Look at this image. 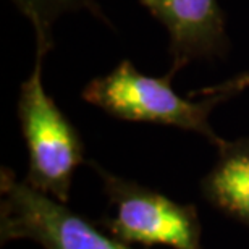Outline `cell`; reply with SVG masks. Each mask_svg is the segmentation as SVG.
Returning <instances> with one entry per match:
<instances>
[{
    "label": "cell",
    "instance_id": "1",
    "mask_svg": "<svg viewBox=\"0 0 249 249\" xmlns=\"http://www.w3.org/2000/svg\"><path fill=\"white\" fill-rule=\"evenodd\" d=\"M172 78L168 73L162 78L147 76L129 60H123L106 76L89 81L81 96L88 104L120 120L175 126L201 134L217 147L223 144L209 123V115L225 99L209 96L206 101H189L175 92Z\"/></svg>",
    "mask_w": 249,
    "mask_h": 249
},
{
    "label": "cell",
    "instance_id": "2",
    "mask_svg": "<svg viewBox=\"0 0 249 249\" xmlns=\"http://www.w3.org/2000/svg\"><path fill=\"white\" fill-rule=\"evenodd\" d=\"M46 55L36 51L33 71L19 88L18 118L29 160L26 181L67 204L74 172L84 162V149L76 129L42 84Z\"/></svg>",
    "mask_w": 249,
    "mask_h": 249
},
{
    "label": "cell",
    "instance_id": "3",
    "mask_svg": "<svg viewBox=\"0 0 249 249\" xmlns=\"http://www.w3.org/2000/svg\"><path fill=\"white\" fill-rule=\"evenodd\" d=\"M0 238L2 243L29 240L44 249H131L107 236L49 194L19 181L3 168L0 178Z\"/></svg>",
    "mask_w": 249,
    "mask_h": 249
},
{
    "label": "cell",
    "instance_id": "4",
    "mask_svg": "<svg viewBox=\"0 0 249 249\" xmlns=\"http://www.w3.org/2000/svg\"><path fill=\"white\" fill-rule=\"evenodd\" d=\"M101 175L113 215L104 227L128 245L202 249V230L194 206L175 202L165 194L124 180L94 165Z\"/></svg>",
    "mask_w": 249,
    "mask_h": 249
},
{
    "label": "cell",
    "instance_id": "5",
    "mask_svg": "<svg viewBox=\"0 0 249 249\" xmlns=\"http://www.w3.org/2000/svg\"><path fill=\"white\" fill-rule=\"evenodd\" d=\"M139 3L167 28L172 76L197 58L227 52L225 18L217 0H139Z\"/></svg>",
    "mask_w": 249,
    "mask_h": 249
},
{
    "label": "cell",
    "instance_id": "6",
    "mask_svg": "<svg viewBox=\"0 0 249 249\" xmlns=\"http://www.w3.org/2000/svg\"><path fill=\"white\" fill-rule=\"evenodd\" d=\"M204 177L202 193L212 206L249 227V138L223 141Z\"/></svg>",
    "mask_w": 249,
    "mask_h": 249
},
{
    "label": "cell",
    "instance_id": "7",
    "mask_svg": "<svg viewBox=\"0 0 249 249\" xmlns=\"http://www.w3.org/2000/svg\"><path fill=\"white\" fill-rule=\"evenodd\" d=\"M17 8L33 24L36 36V51L52 49V24L65 12L88 8L99 13L96 0H12Z\"/></svg>",
    "mask_w": 249,
    "mask_h": 249
},
{
    "label": "cell",
    "instance_id": "8",
    "mask_svg": "<svg viewBox=\"0 0 249 249\" xmlns=\"http://www.w3.org/2000/svg\"><path fill=\"white\" fill-rule=\"evenodd\" d=\"M249 88V71L241 73L238 76L228 79V81H223L220 84H215V86H209L204 89H197V91L193 92V96H220L223 99H228L233 94H238L243 89Z\"/></svg>",
    "mask_w": 249,
    "mask_h": 249
}]
</instances>
